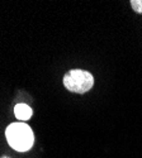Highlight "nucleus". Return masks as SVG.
<instances>
[{
    "label": "nucleus",
    "instance_id": "obj_4",
    "mask_svg": "<svg viewBox=\"0 0 142 158\" xmlns=\"http://www.w3.org/2000/svg\"><path fill=\"white\" fill-rule=\"evenodd\" d=\"M131 5H132V9L136 13H140V14H142V0H132Z\"/></svg>",
    "mask_w": 142,
    "mask_h": 158
},
{
    "label": "nucleus",
    "instance_id": "obj_2",
    "mask_svg": "<svg viewBox=\"0 0 142 158\" xmlns=\"http://www.w3.org/2000/svg\"><path fill=\"white\" fill-rule=\"evenodd\" d=\"M63 85L71 93L85 94L93 87L94 77L84 70H71L63 76Z\"/></svg>",
    "mask_w": 142,
    "mask_h": 158
},
{
    "label": "nucleus",
    "instance_id": "obj_3",
    "mask_svg": "<svg viewBox=\"0 0 142 158\" xmlns=\"http://www.w3.org/2000/svg\"><path fill=\"white\" fill-rule=\"evenodd\" d=\"M14 114L19 120H28L32 116V109L25 104H18L14 108Z\"/></svg>",
    "mask_w": 142,
    "mask_h": 158
},
{
    "label": "nucleus",
    "instance_id": "obj_1",
    "mask_svg": "<svg viewBox=\"0 0 142 158\" xmlns=\"http://www.w3.org/2000/svg\"><path fill=\"white\" fill-rule=\"evenodd\" d=\"M6 139L11 148L19 152H25L32 148L34 137L33 131L27 124L14 123L6 129Z\"/></svg>",
    "mask_w": 142,
    "mask_h": 158
}]
</instances>
